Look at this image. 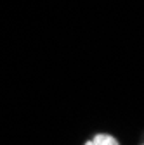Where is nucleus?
<instances>
[{"instance_id":"obj_1","label":"nucleus","mask_w":144,"mask_h":145,"mask_svg":"<svg viewBox=\"0 0 144 145\" xmlns=\"http://www.w3.org/2000/svg\"><path fill=\"white\" fill-rule=\"evenodd\" d=\"M85 145H120L118 140L111 135H108V133H99L96 135L92 140H89Z\"/></svg>"},{"instance_id":"obj_2","label":"nucleus","mask_w":144,"mask_h":145,"mask_svg":"<svg viewBox=\"0 0 144 145\" xmlns=\"http://www.w3.org/2000/svg\"><path fill=\"white\" fill-rule=\"evenodd\" d=\"M142 145H144V143H142Z\"/></svg>"}]
</instances>
